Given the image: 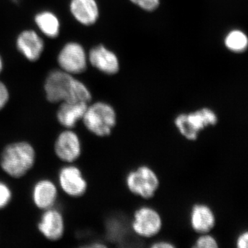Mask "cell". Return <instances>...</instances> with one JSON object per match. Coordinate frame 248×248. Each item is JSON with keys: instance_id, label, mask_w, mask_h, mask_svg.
<instances>
[{"instance_id": "1", "label": "cell", "mask_w": 248, "mask_h": 248, "mask_svg": "<svg viewBox=\"0 0 248 248\" xmlns=\"http://www.w3.org/2000/svg\"><path fill=\"white\" fill-rule=\"evenodd\" d=\"M46 98L49 102H78L89 104L92 93L82 81L61 69L48 73L45 83Z\"/></svg>"}, {"instance_id": "2", "label": "cell", "mask_w": 248, "mask_h": 248, "mask_svg": "<svg viewBox=\"0 0 248 248\" xmlns=\"http://www.w3.org/2000/svg\"><path fill=\"white\" fill-rule=\"evenodd\" d=\"M36 152L29 142L18 141L6 145L0 155L1 169L9 177H24L35 166Z\"/></svg>"}, {"instance_id": "3", "label": "cell", "mask_w": 248, "mask_h": 248, "mask_svg": "<svg viewBox=\"0 0 248 248\" xmlns=\"http://www.w3.org/2000/svg\"><path fill=\"white\" fill-rule=\"evenodd\" d=\"M81 122L86 130L94 136L107 138L110 136L117 125V112L108 103L89 104Z\"/></svg>"}, {"instance_id": "4", "label": "cell", "mask_w": 248, "mask_h": 248, "mask_svg": "<svg viewBox=\"0 0 248 248\" xmlns=\"http://www.w3.org/2000/svg\"><path fill=\"white\" fill-rule=\"evenodd\" d=\"M218 122V115L210 108H202L188 113H181L175 117L174 125L181 135L188 140L196 141L200 134Z\"/></svg>"}, {"instance_id": "5", "label": "cell", "mask_w": 248, "mask_h": 248, "mask_svg": "<svg viewBox=\"0 0 248 248\" xmlns=\"http://www.w3.org/2000/svg\"><path fill=\"white\" fill-rule=\"evenodd\" d=\"M125 183L132 194L144 200L154 197L160 186L157 174L148 166H141L129 172Z\"/></svg>"}, {"instance_id": "6", "label": "cell", "mask_w": 248, "mask_h": 248, "mask_svg": "<svg viewBox=\"0 0 248 248\" xmlns=\"http://www.w3.org/2000/svg\"><path fill=\"white\" fill-rule=\"evenodd\" d=\"M130 227L139 237L143 239L155 237L162 230V217L155 208L141 206L134 213Z\"/></svg>"}, {"instance_id": "7", "label": "cell", "mask_w": 248, "mask_h": 248, "mask_svg": "<svg viewBox=\"0 0 248 248\" xmlns=\"http://www.w3.org/2000/svg\"><path fill=\"white\" fill-rule=\"evenodd\" d=\"M58 63L62 71L73 76L81 74L87 68L88 54L78 42H68L58 54Z\"/></svg>"}, {"instance_id": "8", "label": "cell", "mask_w": 248, "mask_h": 248, "mask_svg": "<svg viewBox=\"0 0 248 248\" xmlns=\"http://www.w3.org/2000/svg\"><path fill=\"white\" fill-rule=\"evenodd\" d=\"M58 178L60 188L69 197L79 198L87 192V181L81 170L73 164H67L62 167Z\"/></svg>"}, {"instance_id": "9", "label": "cell", "mask_w": 248, "mask_h": 248, "mask_svg": "<svg viewBox=\"0 0 248 248\" xmlns=\"http://www.w3.org/2000/svg\"><path fill=\"white\" fill-rule=\"evenodd\" d=\"M54 151L58 159L63 162H76L82 153V145L78 134L73 129L65 128L55 140Z\"/></svg>"}, {"instance_id": "10", "label": "cell", "mask_w": 248, "mask_h": 248, "mask_svg": "<svg viewBox=\"0 0 248 248\" xmlns=\"http://www.w3.org/2000/svg\"><path fill=\"white\" fill-rule=\"evenodd\" d=\"M37 229L46 239L51 241H59L65 232V221L58 209L53 208L43 210Z\"/></svg>"}, {"instance_id": "11", "label": "cell", "mask_w": 248, "mask_h": 248, "mask_svg": "<svg viewBox=\"0 0 248 248\" xmlns=\"http://www.w3.org/2000/svg\"><path fill=\"white\" fill-rule=\"evenodd\" d=\"M88 60L91 66L108 76L117 74L120 69V60L113 51L104 45H97L91 49Z\"/></svg>"}, {"instance_id": "12", "label": "cell", "mask_w": 248, "mask_h": 248, "mask_svg": "<svg viewBox=\"0 0 248 248\" xmlns=\"http://www.w3.org/2000/svg\"><path fill=\"white\" fill-rule=\"evenodd\" d=\"M16 46L19 53L27 60L36 62L42 56L45 50V42L36 31H23L17 36Z\"/></svg>"}, {"instance_id": "13", "label": "cell", "mask_w": 248, "mask_h": 248, "mask_svg": "<svg viewBox=\"0 0 248 248\" xmlns=\"http://www.w3.org/2000/svg\"><path fill=\"white\" fill-rule=\"evenodd\" d=\"M31 195L37 208L45 210L53 208L58 198V186L50 179H40L32 187Z\"/></svg>"}, {"instance_id": "14", "label": "cell", "mask_w": 248, "mask_h": 248, "mask_svg": "<svg viewBox=\"0 0 248 248\" xmlns=\"http://www.w3.org/2000/svg\"><path fill=\"white\" fill-rule=\"evenodd\" d=\"M190 225L192 229L199 234L210 233L216 225V215L207 204L197 203L190 212Z\"/></svg>"}, {"instance_id": "15", "label": "cell", "mask_w": 248, "mask_h": 248, "mask_svg": "<svg viewBox=\"0 0 248 248\" xmlns=\"http://www.w3.org/2000/svg\"><path fill=\"white\" fill-rule=\"evenodd\" d=\"M70 11L81 25H94L99 17V8L96 0H71Z\"/></svg>"}, {"instance_id": "16", "label": "cell", "mask_w": 248, "mask_h": 248, "mask_svg": "<svg viewBox=\"0 0 248 248\" xmlns=\"http://www.w3.org/2000/svg\"><path fill=\"white\" fill-rule=\"evenodd\" d=\"M89 104L78 102H62L56 117L58 123L66 129H73L82 120Z\"/></svg>"}, {"instance_id": "17", "label": "cell", "mask_w": 248, "mask_h": 248, "mask_svg": "<svg viewBox=\"0 0 248 248\" xmlns=\"http://www.w3.org/2000/svg\"><path fill=\"white\" fill-rule=\"evenodd\" d=\"M35 22L39 30L48 38H56L60 33V21L54 13L43 11L35 17Z\"/></svg>"}, {"instance_id": "18", "label": "cell", "mask_w": 248, "mask_h": 248, "mask_svg": "<svg viewBox=\"0 0 248 248\" xmlns=\"http://www.w3.org/2000/svg\"><path fill=\"white\" fill-rule=\"evenodd\" d=\"M224 45L226 48L232 53H244L248 47V36L243 31L233 29L225 37Z\"/></svg>"}, {"instance_id": "19", "label": "cell", "mask_w": 248, "mask_h": 248, "mask_svg": "<svg viewBox=\"0 0 248 248\" xmlns=\"http://www.w3.org/2000/svg\"><path fill=\"white\" fill-rule=\"evenodd\" d=\"M194 248H218V243L215 236L210 234V233L200 234L195 242Z\"/></svg>"}, {"instance_id": "20", "label": "cell", "mask_w": 248, "mask_h": 248, "mask_svg": "<svg viewBox=\"0 0 248 248\" xmlns=\"http://www.w3.org/2000/svg\"><path fill=\"white\" fill-rule=\"evenodd\" d=\"M13 198L11 187L6 183L0 180V210L4 209L9 205Z\"/></svg>"}, {"instance_id": "21", "label": "cell", "mask_w": 248, "mask_h": 248, "mask_svg": "<svg viewBox=\"0 0 248 248\" xmlns=\"http://www.w3.org/2000/svg\"><path fill=\"white\" fill-rule=\"evenodd\" d=\"M130 1L147 12L155 11L160 5V0H130Z\"/></svg>"}, {"instance_id": "22", "label": "cell", "mask_w": 248, "mask_h": 248, "mask_svg": "<svg viewBox=\"0 0 248 248\" xmlns=\"http://www.w3.org/2000/svg\"><path fill=\"white\" fill-rule=\"evenodd\" d=\"M9 99L10 93L7 86L4 82L0 81V110L7 105Z\"/></svg>"}, {"instance_id": "23", "label": "cell", "mask_w": 248, "mask_h": 248, "mask_svg": "<svg viewBox=\"0 0 248 248\" xmlns=\"http://www.w3.org/2000/svg\"><path fill=\"white\" fill-rule=\"evenodd\" d=\"M236 246L238 248H247L248 247V232L247 231L241 233L236 240Z\"/></svg>"}, {"instance_id": "24", "label": "cell", "mask_w": 248, "mask_h": 248, "mask_svg": "<svg viewBox=\"0 0 248 248\" xmlns=\"http://www.w3.org/2000/svg\"><path fill=\"white\" fill-rule=\"evenodd\" d=\"M174 247H175V246L173 245L172 243L166 241H156L151 246V248H173Z\"/></svg>"}, {"instance_id": "25", "label": "cell", "mask_w": 248, "mask_h": 248, "mask_svg": "<svg viewBox=\"0 0 248 248\" xmlns=\"http://www.w3.org/2000/svg\"><path fill=\"white\" fill-rule=\"evenodd\" d=\"M3 68H4V62H3L2 58L0 55V74L2 72Z\"/></svg>"}, {"instance_id": "26", "label": "cell", "mask_w": 248, "mask_h": 248, "mask_svg": "<svg viewBox=\"0 0 248 248\" xmlns=\"http://www.w3.org/2000/svg\"><path fill=\"white\" fill-rule=\"evenodd\" d=\"M12 1L16 3V4H17V3L19 2L20 0H12Z\"/></svg>"}]
</instances>
